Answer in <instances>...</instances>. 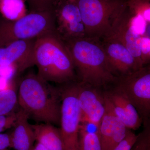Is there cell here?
Listing matches in <instances>:
<instances>
[{
	"label": "cell",
	"instance_id": "cell-1",
	"mask_svg": "<svg viewBox=\"0 0 150 150\" xmlns=\"http://www.w3.org/2000/svg\"><path fill=\"white\" fill-rule=\"evenodd\" d=\"M64 42L72 58L78 81L103 89L116 81L102 40L85 36Z\"/></svg>",
	"mask_w": 150,
	"mask_h": 150
},
{
	"label": "cell",
	"instance_id": "cell-2",
	"mask_svg": "<svg viewBox=\"0 0 150 150\" xmlns=\"http://www.w3.org/2000/svg\"><path fill=\"white\" fill-rule=\"evenodd\" d=\"M18 102L29 119L38 123L60 125L59 88L51 86L37 74H30L20 81Z\"/></svg>",
	"mask_w": 150,
	"mask_h": 150
},
{
	"label": "cell",
	"instance_id": "cell-3",
	"mask_svg": "<svg viewBox=\"0 0 150 150\" xmlns=\"http://www.w3.org/2000/svg\"><path fill=\"white\" fill-rule=\"evenodd\" d=\"M34 62L37 74L48 82L63 84L77 81L69 51L56 32L36 39Z\"/></svg>",
	"mask_w": 150,
	"mask_h": 150
},
{
	"label": "cell",
	"instance_id": "cell-4",
	"mask_svg": "<svg viewBox=\"0 0 150 150\" xmlns=\"http://www.w3.org/2000/svg\"><path fill=\"white\" fill-rule=\"evenodd\" d=\"M80 11L87 37L102 40L109 37L128 0H75Z\"/></svg>",
	"mask_w": 150,
	"mask_h": 150
},
{
	"label": "cell",
	"instance_id": "cell-5",
	"mask_svg": "<svg viewBox=\"0 0 150 150\" xmlns=\"http://www.w3.org/2000/svg\"><path fill=\"white\" fill-rule=\"evenodd\" d=\"M55 32L53 8L30 12L17 20L7 19L0 30V44L6 46L18 40L36 39Z\"/></svg>",
	"mask_w": 150,
	"mask_h": 150
},
{
	"label": "cell",
	"instance_id": "cell-6",
	"mask_svg": "<svg viewBox=\"0 0 150 150\" xmlns=\"http://www.w3.org/2000/svg\"><path fill=\"white\" fill-rule=\"evenodd\" d=\"M61 99L60 133L63 150H79L81 113L77 81L63 84L59 88Z\"/></svg>",
	"mask_w": 150,
	"mask_h": 150
},
{
	"label": "cell",
	"instance_id": "cell-7",
	"mask_svg": "<svg viewBox=\"0 0 150 150\" xmlns=\"http://www.w3.org/2000/svg\"><path fill=\"white\" fill-rule=\"evenodd\" d=\"M125 93L139 113L143 124L150 122V66L118 78L113 84Z\"/></svg>",
	"mask_w": 150,
	"mask_h": 150
},
{
	"label": "cell",
	"instance_id": "cell-8",
	"mask_svg": "<svg viewBox=\"0 0 150 150\" xmlns=\"http://www.w3.org/2000/svg\"><path fill=\"white\" fill-rule=\"evenodd\" d=\"M53 9L56 31L63 41L86 36L80 11L75 0H57Z\"/></svg>",
	"mask_w": 150,
	"mask_h": 150
},
{
	"label": "cell",
	"instance_id": "cell-9",
	"mask_svg": "<svg viewBox=\"0 0 150 150\" xmlns=\"http://www.w3.org/2000/svg\"><path fill=\"white\" fill-rule=\"evenodd\" d=\"M77 84L81 123L91 124L98 128L105 112L104 89L78 81Z\"/></svg>",
	"mask_w": 150,
	"mask_h": 150
},
{
	"label": "cell",
	"instance_id": "cell-10",
	"mask_svg": "<svg viewBox=\"0 0 150 150\" xmlns=\"http://www.w3.org/2000/svg\"><path fill=\"white\" fill-rule=\"evenodd\" d=\"M108 38L121 42L134 56L140 68L143 67L140 56L142 35L135 24L134 15L128 5L115 21Z\"/></svg>",
	"mask_w": 150,
	"mask_h": 150
},
{
	"label": "cell",
	"instance_id": "cell-11",
	"mask_svg": "<svg viewBox=\"0 0 150 150\" xmlns=\"http://www.w3.org/2000/svg\"><path fill=\"white\" fill-rule=\"evenodd\" d=\"M101 40L110 69L116 78L125 76L141 68L134 56L121 42L110 38Z\"/></svg>",
	"mask_w": 150,
	"mask_h": 150
},
{
	"label": "cell",
	"instance_id": "cell-12",
	"mask_svg": "<svg viewBox=\"0 0 150 150\" xmlns=\"http://www.w3.org/2000/svg\"><path fill=\"white\" fill-rule=\"evenodd\" d=\"M104 95L105 112L98 130L102 150H112L124 139L129 129L117 117L104 93Z\"/></svg>",
	"mask_w": 150,
	"mask_h": 150
},
{
	"label": "cell",
	"instance_id": "cell-13",
	"mask_svg": "<svg viewBox=\"0 0 150 150\" xmlns=\"http://www.w3.org/2000/svg\"><path fill=\"white\" fill-rule=\"evenodd\" d=\"M36 39L18 40L4 48L0 47V66L13 65L18 73L34 66V48Z\"/></svg>",
	"mask_w": 150,
	"mask_h": 150
},
{
	"label": "cell",
	"instance_id": "cell-14",
	"mask_svg": "<svg viewBox=\"0 0 150 150\" xmlns=\"http://www.w3.org/2000/svg\"><path fill=\"white\" fill-rule=\"evenodd\" d=\"M104 93L115 114L128 129L136 130L141 127L143 123L139 113L119 88L112 85L104 89Z\"/></svg>",
	"mask_w": 150,
	"mask_h": 150
},
{
	"label": "cell",
	"instance_id": "cell-15",
	"mask_svg": "<svg viewBox=\"0 0 150 150\" xmlns=\"http://www.w3.org/2000/svg\"><path fill=\"white\" fill-rule=\"evenodd\" d=\"M28 117L22 109L16 112L13 130L10 134L11 148L15 150H31L35 141L33 129Z\"/></svg>",
	"mask_w": 150,
	"mask_h": 150
},
{
	"label": "cell",
	"instance_id": "cell-16",
	"mask_svg": "<svg viewBox=\"0 0 150 150\" xmlns=\"http://www.w3.org/2000/svg\"><path fill=\"white\" fill-rule=\"evenodd\" d=\"M35 141L49 150H63L60 129L54 125L44 123L31 124Z\"/></svg>",
	"mask_w": 150,
	"mask_h": 150
},
{
	"label": "cell",
	"instance_id": "cell-17",
	"mask_svg": "<svg viewBox=\"0 0 150 150\" xmlns=\"http://www.w3.org/2000/svg\"><path fill=\"white\" fill-rule=\"evenodd\" d=\"M98 129L89 131L86 123H81L79 150H102Z\"/></svg>",
	"mask_w": 150,
	"mask_h": 150
},
{
	"label": "cell",
	"instance_id": "cell-18",
	"mask_svg": "<svg viewBox=\"0 0 150 150\" xmlns=\"http://www.w3.org/2000/svg\"><path fill=\"white\" fill-rule=\"evenodd\" d=\"M0 11L10 21H16L26 15L25 0H1Z\"/></svg>",
	"mask_w": 150,
	"mask_h": 150
},
{
	"label": "cell",
	"instance_id": "cell-19",
	"mask_svg": "<svg viewBox=\"0 0 150 150\" xmlns=\"http://www.w3.org/2000/svg\"><path fill=\"white\" fill-rule=\"evenodd\" d=\"M18 104V93L14 84L0 91V116L8 115Z\"/></svg>",
	"mask_w": 150,
	"mask_h": 150
},
{
	"label": "cell",
	"instance_id": "cell-20",
	"mask_svg": "<svg viewBox=\"0 0 150 150\" xmlns=\"http://www.w3.org/2000/svg\"><path fill=\"white\" fill-rule=\"evenodd\" d=\"M127 5L132 13L150 25V0H128Z\"/></svg>",
	"mask_w": 150,
	"mask_h": 150
},
{
	"label": "cell",
	"instance_id": "cell-21",
	"mask_svg": "<svg viewBox=\"0 0 150 150\" xmlns=\"http://www.w3.org/2000/svg\"><path fill=\"white\" fill-rule=\"evenodd\" d=\"M150 123L144 124V130L138 134L131 150H150Z\"/></svg>",
	"mask_w": 150,
	"mask_h": 150
},
{
	"label": "cell",
	"instance_id": "cell-22",
	"mask_svg": "<svg viewBox=\"0 0 150 150\" xmlns=\"http://www.w3.org/2000/svg\"><path fill=\"white\" fill-rule=\"evenodd\" d=\"M28 4L30 12L42 11L53 8L57 0H25Z\"/></svg>",
	"mask_w": 150,
	"mask_h": 150
},
{
	"label": "cell",
	"instance_id": "cell-23",
	"mask_svg": "<svg viewBox=\"0 0 150 150\" xmlns=\"http://www.w3.org/2000/svg\"><path fill=\"white\" fill-rule=\"evenodd\" d=\"M140 56L143 67L150 64V37L148 35H142Z\"/></svg>",
	"mask_w": 150,
	"mask_h": 150
},
{
	"label": "cell",
	"instance_id": "cell-24",
	"mask_svg": "<svg viewBox=\"0 0 150 150\" xmlns=\"http://www.w3.org/2000/svg\"><path fill=\"white\" fill-rule=\"evenodd\" d=\"M137 137L138 135L129 129L124 139L112 150H131Z\"/></svg>",
	"mask_w": 150,
	"mask_h": 150
},
{
	"label": "cell",
	"instance_id": "cell-25",
	"mask_svg": "<svg viewBox=\"0 0 150 150\" xmlns=\"http://www.w3.org/2000/svg\"><path fill=\"white\" fill-rule=\"evenodd\" d=\"M16 118V112L0 116V134L13 126Z\"/></svg>",
	"mask_w": 150,
	"mask_h": 150
},
{
	"label": "cell",
	"instance_id": "cell-26",
	"mask_svg": "<svg viewBox=\"0 0 150 150\" xmlns=\"http://www.w3.org/2000/svg\"><path fill=\"white\" fill-rule=\"evenodd\" d=\"M16 72V68L13 65L0 66V76L8 80H11Z\"/></svg>",
	"mask_w": 150,
	"mask_h": 150
},
{
	"label": "cell",
	"instance_id": "cell-27",
	"mask_svg": "<svg viewBox=\"0 0 150 150\" xmlns=\"http://www.w3.org/2000/svg\"><path fill=\"white\" fill-rule=\"evenodd\" d=\"M11 147L10 134H0V150H4Z\"/></svg>",
	"mask_w": 150,
	"mask_h": 150
},
{
	"label": "cell",
	"instance_id": "cell-28",
	"mask_svg": "<svg viewBox=\"0 0 150 150\" xmlns=\"http://www.w3.org/2000/svg\"><path fill=\"white\" fill-rule=\"evenodd\" d=\"M8 80L0 76V91L4 90L8 88L11 85V84L9 83Z\"/></svg>",
	"mask_w": 150,
	"mask_h": 150
},
{
	"label": "cell",
	"instance_id": "cell-29",
	"mask_svg": "<svg viewBox=\"0 0 150 150\" xmlns=\"http://www.w3.org/2000/svg\"><path fill=\"white\" fill-rule=\"evenodd\" d=\"M31 150H49L45 146L41 144L40 143H36V144L34 145Z\"/></svg>",
	"mask_w": 150,
	"mask_h": 150
},
{
	"label": "cell",
	"instance_id": "cell-30",
	"mask_svg": "<svg viewBox=\"0 0 150 150\" xmlns=\"http://www.w3.org/2000/svg\"><path fill=\"white\" fill-rule=\"evenodd\" d=\"M10 150L8 149H4V150Z\"/></svg>",
	"mask_w": 150,
	"mask_h": 150
},
{
	"label": "cell",
	"instance_id": "cell-31",
	"mask_svg": "<svg viewBox=\"0 0 150 150\" xmlns=\"http://www.w3.org/2000/svg\"><path fill=\"white\" fill-rule=\"evenodd\" d=\"M0 1H1V0H0Z\"/></svg>",
	"mask_w": 150,
	"mask_h": 150
}]
</instances>
